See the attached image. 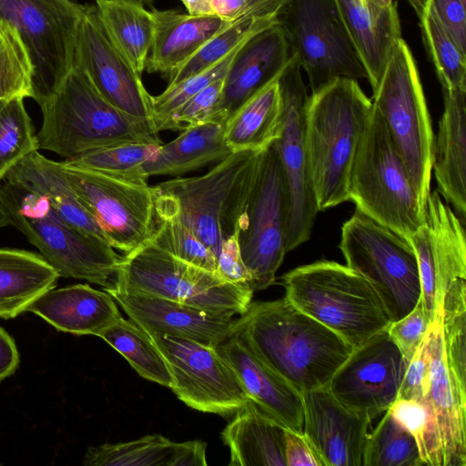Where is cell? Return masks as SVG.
Segmentation results:
<instances>
[{"label": "cell", "instance_id": "3", "mask_svg": "<svg viewBox=\"0 0 466 466\" xmlns=\"http://www.w3.org/2000/svg\"><path fill=\"white\" fill-rule=\"evenodd\" d=\"M38 105L42 111L36 134L39 149L66 159L126 143L162 144L154 124L112 106L77 66Z\"/></svg>", "mask_w": 466, "mask_h": 466}, {"label": "cell", "instance_id": "25", "mask_svg": "<svg viewBox=\"0 0 466 466\" xmlns=\"http://www.w3.org/2000/svg\"><path fill=\"white\" fill-rule=\"evenodd\" d=\"M442 89L443 112L433 144L432 169L438 192L465 223L466 89Z\"/></svg>", "mask_w": 466, "mask_h": 466}, {"label": "cell", "instance_id": "56", "mask_svg": "<svg viewBox=\"0 0 466 466\" xmlns=\"http://www.w3.org/2000/svg\"><path fill=\"white\" fill-rule=\"evenodd\" d=\"M187 13L194 15H213L210 0H181Z\"/></svg>", "mask_w": 466, "mask_h": 466}, {"label": "cell", "instance_id": "50", "mask_svg": "<svg viewBox=\"0 0 466 466\" xmlns=\"http://www.w3.org/2000/svg\"><path fill=\"white\" fill-rule=\"evenodd\" d=\"M216 274L226 282L251 287L252 278L242 259L238 233L222 241L217 257Z\"/></svg>", "mask_w": 466, "mask_h": 466}, {"label": "cell", "instance_id": "41", "mask_svg": "<svg viewBox=\"0 0 466 466\" xmlns=\"http://www.w3.org/2000/svg\"><path fill=\"white\" fill-rule=\"evenodd\" d=\"M156 229L151 243L173 257L216 273L217 257L173 211L155 202Z\"/></svg>", "mask_w": 466, "mask_h": 466}, {"label": "cell", "instance_id": "49", "mask_svg": "<svg viewBox=\"0 0 466 466\" xmlns=\"http://www.w3.org/2000/svg\"><path fill=\"white\" fill-rule=\"evenodd\" d=\"M430 360L426 336L407 365L397 399L426 401L429 398Z\"/></svg>", "mask_w": 466, "mask_h": 466}, {"label": "cell", "instance_id": "61", "mask_svg": "<svg viewBox=\"0 0 466 466\" xmlns=\"http://www.w3.org/2000/svg\"><path fill=\"white\" fill-rule=\"evenodd\" d=\"M464 4H466V0H461Z\"/></svg>", "mask_w": 466, "mask_h": 466}, {"label": "cell", "instance_id": "55", "mask_svg": "<svg viewBox=\"0 0 466 466\" xmlns=\"http://www.w3.org/2000/svg\"><path fill=\"white\" fill-rule=\"evenodd\" d=\"M214 15L236 21L247 16V0H210Z\"/></svg>", "mask_w": 466, "mask_h": 466}, {"label": "cell", "instance_id": "27", "mask_svg": "<svg viewBox=\"0 0 466 466\" xmlns=\"http://www.w3.org/2000/svg\"><path fill=\"white\" fill-rule=\"evenodd\" d=\"M59 331L98 336L122 318L116 300L106 290L87 284L49 289L27 309Z\"/></svg>", "mask_w": 466, "mask_h": 466}, {"label": "cell", "instance_id": "43", "mask_svg": "<svg viewBox=\"0 0 466 466\" xmlns=\"http://www.w3.org/2000/svg\"><path fill=\"white\" fill-rule=\"evenodd\" d=\"M24 99L6 100L0 109V183L16 164L39 149Z\"/></svg>", "mask_w": 466, "mask_h": 466}, {"label": "cell", "instance_id": "59", "mask_svg": "<svg viewBox=\"0 0 466 466\" xmlns=\"http://www.w3.org/2000/svg\"><path fill=\"white\" fill-rule=\"evenodd\" d=\"M140 1H142L144 4L148 5H151L155 2V0H140Z\"/></svg>", "mask_w": 466, "mask_h": 466}, {"label": "cell", "instance_id": "23", "mask_svg": "<svg viewBox=\"0 0 466 466\" xmlns=\"http://www.w3.org/2000/svg\"><path fill=\"white\" fill-rule=\"evenodd\" d=\"M291 56L277 22L251 35L238 48L225 76L220 109L230 116L251 96L278 78Z\"/></svg>", "mask_w": 466, "mask_h": 466}, {"label": "cell", "instance_id": "8", "mask_svg": "<svg viewBox=\"0 0 466 466\" xmlns=\"http://www.w3.org/2000/svg\"><path fill=\"white\" fill-rule=\"evenodd\" d=\"M349 200L409 240L425 218L404 162L374 106L352 162Z\"/></svg>", "mask_w": 466, "mask_h": 466}, {"label": "cell", "instance_id": "38", "mask_svg": "<svg viewBox=\"0 0 466 466\" xmlns=\"http://www.w3.org/2000/svg\"><path fill=\"white\" fill-rule=\"evenodd\" d=\"M159 146L147 143L115 145L66 159L64 162L127 182L146 185L148 177L144 172V165L155 157Z\"/></svg>", "mask_w": 466, "mask_h": 466}, {"label": "cell", "instance_id": "6", "mask_svg": "<svg viewBox=\"0 0 466 466\" xmlns=\"http://www.w3.org/2000/svg\"><path fill=\"white\" fill-rule=\"evenodd\" d=\"M0 197L12 226L38 248L60 277L112 288L122 256L107 242L63 220L40 195L5 181Z\"/></svg>", "mask_w": 466, "mask_h": 466}, {"label": "cell", "instance_id": "62", "mask_svg": "<svg viewBox=\"0 0 466 466\" xmlns=\"http://www.w3.org/2000/svg\"><path fill=\"white\" fill-rule=\"evenodd\" d=\"M0 27H1V21H0Z\"/></svg>", "mask_w": 466, "mask_h": 466}, {"label": "cell", "instance_id": "2", "mask_svg": "<svg viewBox=\"0 0 466 466\" xmlns=\"http://www.w3.org/2000/svg\"><path fill=\"white\" fill-rule=\"evenodd\" d=\"M372 109L354 79H337L309 96L304 141L318 211L349 201L352 162Z\"/></svg>", "mask_w": 466, "mask_h": 466}, {"label": "cell", "instance_id": "37", "mask_svg": "<svg viewBox=\"0 0 466 466\" xmlns=\"http://www.w3.org/2000/svg\"><path fill=\"white\" fill-rule=\"evenodd\" d=\"M413 8L426 51L441 88L466 89V56L453 42L427 0H408Z\"/></svg>", "mask_w": 466, "mask_h": 466}, {"label": "cell", "instance_id": "21", "mask_svg": "<svg viewBox=\"0 0 466 466\" xmlns=\"http://www.w3.org/2000/svg\"><path fill=\"white\" fill-rule=\"evenodd\" d=\"M104 290L147 333L188 339L213 347L231 336L233 316L114 288Z\"/></svg>", "mask_w": 466, "mask_h": 466}, {"label": "cell", "instance_id": "19", "mask_svg": "<svg viewBox=\"0 0 466 466\" xmlns=\"http://www.w3.org/2000/svg\"><path fill=\"white\" fill-rule=\"evenodd\" d=\"M74 66L86 72L97 91L116 108L154 124L151 95L142 76L116 46L95 4L85 5L77 27Z\"/></svg>", "mask_w": 466, "mask_h": 466}, {"label": "cell", "instance_id": "40", "mask_svg": "<svg viewBox=\"0 0 466 466\" xmlns=\"http://www.w3.org/2000/svg\"><path fill=\"white\" fill-rule=\"evenodd\" d=\"M414 437L387 410L368 433L363 466H422Z\"/></svg>", "mask_w": 466, "mask_h": 466}, {"label": "cell", "instance_id": "12", "mask_svg": "<svg viewBox=\"0 0 466 466\" xmlns=\"http://www.w3.org/2000/svg\"><path fill=\"white\" fill-rule=\"evenodd\" d=\"M85 5L72 0H0V21L13 25L32 66L34 99L39 104L73 69Z\"/></svg>", "mask_w": 466, "mask_h": 466}, {"label": "cell", "instance_id": "15", "mask_svg": "<svg viewBox=\"0 0 466 466\" xmlns=\"http://www.w3.org/2000/svg\"><path fill=\"white\" fill-rule=\"evenodd\" d=\"M300 71L292 54L278 78L284 114L280 136L273 145L279 154L288 194L287 253L309 238L319 212L307 165L304 127L309 96Z\"/></svg>", "mask_w": 466, "mask_h": 466}, {"label": "cell", "instance_id": "16", "mask_svg": "<svg viewBox=\"0 0 466 466\" xmlns=\"http://www.w3.org/2000/svg\"><path fill=\"white\" fill-rule=\"evenodd\" d=\"M165 358L170 388L188 407L217 414L235 412L249 398L217 347L192 339L148 333Z\"/></svg>", "mask_w": 466, "mask_h": 466}, {"label": "cell", "instance_id": "44", "mask_svg": "<svg viewBox=\"0 0 466 466\" xmlns=\"http://www.w3.org/2000/svg\"><path fill=\"white\" fill-rule=\"evenodd\" d=\"M33 66L18 31L1 21L0 101L34 97Z\"/></svg>", "mask_w": 466, "mask_h": 466}, {"label": "cell", "instance_id": "63", "mask_svg": "<svg viewBox=\"0 0 466 466\" xmlns=\"http://www.w3.org/2000/svg\"><path fill=\"white\" fill-rule=\"evenodd\" d=\"M1 464H2V463H0V465H1Z\"/></svg>", "mask_w": 466, "mask_h": 466}, {"label": "cell", "instance_id": "33", "mask_svg": "<svg viewBox=\"0 0 466 466\" xmlns=\"http://www.w3.org/2000/svg\"><path fill=\"white\" fill-rule=\"evenodd\" d=\"M278 78L251 96L229 116L224 137L231 152L262 151L279 137L284 105Z\"/></svg>", "mask_w": 466, "mask_h": 466}, {"label": "cell", "instance_id": "20", "mask_svg": "<svg viewBox=\"0 0 466 466\" xmlns=\"http://www.w3.org/2000/svg\"><path fill=\"white\" fill-rule=\"evenodd\" d=\"M303 435L323 466H363L371 420L343 406L328 386L302 393Z\"/></svg>", "mask_w": 466, "mask_h": 466}, {"label": "cell", "instance_id": "32", "mask_svg": "<svg viewBox=\"0 0 466 466\" xmlns=\"http://www.w3.org/2000/svg\"><path fill=\"white\" fill-rule=\"evenodd\" d=\"M207 444L199 440L175 442L160 434L89 447L86 466H206Z\"/></svg>", "mask_w": 466, "mask_h": 466}, {"label": "cell", "instance_id": "58", "mask_svg": "<svg viewBox=\"0 0 466 466\" xmlns=\"http://www.w3.org/2000/svg\"><path fill=\"white\" fill-rule=\"evenodd\" d=\"M7 226H12V221L0 197V228Z\"/></svg>", "mask_w": 466, "mask_h": 466}, {"label": "cell", "instance_id": "14", "mask_svg": "<svg viewBox=\"0 0 466 466\" xmlns=\"http://www.w3.org/2000/svg\"><path fill=\"white\" fill-rule=\"evenodd\" d=\"M288 194L273 143L263 152L238 233L242 259L253 290L272 285L286 255Z\"/></svg>", "mask_w": 466, "mask_h": 466}, {"label": "cell", "instance_id": "36", "mask_svg": "<svg viewBox=\"0 0 466 466\" xmlns=\"http://www.w3.org/2000/svg\"><path fill=\"white\" fill-rule=\"evenodd\" d=\"M119 352L144 379L171 388L174 380L168 365L150 335L123 317L99 335Z\"/></svg>", "mask_w": 466, "mask_h": 466}, {"label": "cell", "instance_id": "13", "mask_svg": "<svg viewBox=\"0 0 466 466\" xmlns=\"http://www.w3.org/2000/svg\"><path fill=\"white\" fill-rule=\"evenodd\" d=\"M80 202L102 228L108 244L124 255L151 241L156 229L155 189L61 162Z\"/></svg>", "mask_w": 466, "mask_h": 466}, {"label": "cell", "instance_id": "18", "mask_svg": "<svg viewBox=\"0 0 466 466\" xmlns=\"http://www.w3.org/2000/svg\"><path fill=\"white\" fill-rule=\"evenodd\" d=\"M410 241L418 261L420 301L432 322L447 289L466 279L464 224L437 190L431 192L425 218Z\"/></svg>", "mask_w": 466, "mask_h": 466}, {"label": "cell", "instance_id": "35", "mask_svg": "<svg viewBox=\"0 0 466 466\" xmlns=\"http://www.w3.org/2000/svg\"><path fill=\"white\" fill-rule=\"evenodd\" d=\"M95 5L116 46L142 76L154 34L151 11L140 0H95Z\"/></svg>", "mask_w": 466, "mask_h": 466}, {"label": "cell", "instance_id": "17", "mask_svg": "<svg viewBox=\"0 0 466 466\" xmlns=\"http://www.w3.org/2000/svg\"><path fill=\"white\" fill-rule=\"evenodd\" d=\"M407 365L386 329L353 349L327 386L343 406L372 420L397 400Z\"/></svg>", "mask_w": 466, "mask_h": 466}, {"label": "cell", "instance_id": "30", "mask_svg": "<svg viewBox=\"0 0 466 466\" xmlns=\"http://www.w3.org/2000/svg\"><path fill=\"white\" fill-rule=\"evenodd\" d=\"M3 181L40 195L63 220L107 242L100 226L70 187L61 162L48 159L36 150L16 164Z\"/></svg>", "mask_w": 466, "mask_h": 466}, {"label": "cell", "instance_id": "24", "mask_svg": "<svg viewBox=\"0 0 466 466\" xmlns=\"http://www.w3.org/2000/svg\"><path fill=\"white\" fill-rule=\"evenodd\" d=\"M247 395L286 429L303 433L302 393L264 365L240 340L230 336L217 346Z\"/></svg>", "mask_w": 466, "mask_h": 466}, {"label": "cell", "instance_id": "10", "mask_svg": "<svg viewBox=\"0 0 466 466\" xmlns=\"http://www.w3.org/2000/svg\"><path fill=\"white\" fill-rule=\"evenodd\" d=\"M339 249L346 265L377 292L391 322L414 309L421 288L409 239L356 209L341 228Z\"/></svg>", "mask_w": 466, "mask_h": 466}, {"label": "cell", "instance_id": "57", "mask_svg": "<svg viewBox=\"0 0 466 466\" xmlns=\"http://www.w3.org/2000/svg\"><path fill=\"white\" fill-rule=\"evenodd\" d=\"M367 2L371 9L378 13L388 12L397 7L394 0H367Z\"/></svg>", "mask_w": 466, "mask_h": 466}, {"label": "cell", "instance_id": "22", "mask_svg": "<svg viewBox=\"0 0 466 466\" xmlns=\"http://www.w3.org/2000/svg\"><path fill=\"white\" fill-rule=\"evenodd\" d=\"M430 360L429 399L437 422L442 466H466V388L449 371L440 309L426 334Z\"/></svg>", "mask_w": 466, "mask_h": 466}, {"label": "cell", "instance_id": "28", "mask_svg": "<svg viewBox=\"0 0 466 466\" xmlns=\"http://www.w3.org/2000/svg\"><path fill=\"white\" fill-rule=\"evenodd\" d=\"M229 114L218 110L211 118L183 129L174 140L161 144L155 157L144 165L151 176H179L211 163H218L232 152L224 133Z\"/></svg>", "mask_w": 466, "mask_h": 466}, {"label": "cell", "instance_id": "52", "mask_svg": "<svg viewBox=\"0 0 466 466\" xmlns=\"http://www.w3.org/2000/svg\"><path fill=\"white\" fill-rule=\"evenodd\" d=\"M285 457L287 466H323L303 433L288 429L285 433Z\"/></svg>", "mask_w": 466, "mask_h": 466}, {"label": "cell", "instance_id": "4", "mask_svg": "<svg viewBox=\"0 0 466 466\" xmlns=\"http://www.w3.org/2000/svg\"><path fill=\"white\" fill-rule=\"evenodd\" d=\"M264 150L232 152L202 176L161 182L154 187L155 202L218 257L222 241L239 233Z\"/></svg>", "mask_w": 466, "mask_h": 466}, {"label": "cell", "instance_id": "11", "mask_svg": "<svg viewBox=\"0 0 466 466\" xmlns=\"http://www.w3.org/2000/svg\"><path fill=\"white\" fill-rule=\"evenodd\" d=\"M311 94L339 78L367 79L333 0H288L277 16Z\"/></svg>", "mask_w": 466, "mask_h": 466}, {"label": "cell", "instance_id": "26", "mask_svg": "<svg viewBox=\"0 0 466 466\" xmlns=\"http://www.w3.org/2000/svg\"><path fill=\"white\" fill-rule=\"evenodd\" d=\"M151 14L154 34L146 70L166 77L235 22L214 15H189L177 9H152Z\"/></svg>", "mask_w": 466, "mask_h": 466}, {"label": "cell", "instance_id": "51", "mask_svg": "<svg viewBox=\"0 0 466 466\" xmlns=\"http://www.w3.org/2000/svg\"><path fill=\"white\" fill-rule=\"evenodd\" d=\"M461 52L466 56V10L461 0H427Z\"/></svg>", "mask_w": 466, "mask_h": 466}, {"label": "cell", "instance_id": "42", "mask_svg": "<svg viewBox=\"0 0 466 466\" xmlns=\"http://www.w3.org/2000/svg\"><path fill=\"white\" fill-rule=\"evenodd\" d=\"M440 314L449 371L466 388V279L455 280L447 289Z\"/></svg>", "mask_w": 466, "mask_h": 466}, {"label": "cell", "instance_id": "48", "mask_svg": "<svg viewBox=\"0 0 466 466\" xmlns=\"http://www.w3.org/2000/svg\"><path fill=\"white\" fill-rule=\"evenodd\" d=\"M431 323L420 299L410 312L401 319L390 322L387 328L390 337L400 350L407 363L410 362L423 341Z\"/></svg>", "mask_w": 466, "mask_h": 466}, {"label": "cell", "instance_id": "9", "mask_svg": "<svg viewBox=\"0 0 466 466\" xmlns=\"http://www.w3.org/2000/svg\"><path fill=\"white\" fill-rule=\"evenodd\" d=\"M112 288L230 316L243 314L254 292L249 285L226 282L151 242L122 256Z\"/></svg>", "mask_w": 466, "mask_h": 466}, {"label": "cell", "instance_id": "39", "mask_svg": "<svg viewBox=\"0 0 466 466\" xmlns=\"http://www.w3.org/2000/svg\"><path fill=\"white\" fill-rule=\"evenodd\" d=\"M276 22L277 20L252 16H244L236 20L172 71L167 77V86H174L209 68L240 46L251 35Z\"/></svg>", "mask_w": 466, "mask_h": 466}, {"label": "cell", "instance_id": "53", "mask_svg": "<svg viewBox=\"0 0 466 466\" xmlns=\"http://www.w3.org/2000/svg\"><path fill=\"white\" fill-rule=\"evenodd\" d=\"M19 361V353L14 339L0 327V381L15 373Z\"/></svg>", "mask_w": 466, "mask_h": 466}, {"label": "cell", "instance_id": "47", "mask_svg": "<svg viewBox=\"0 0 466 466\" xmlns=\"http://www.w3.org/2000/svg\"><path fill=\"white\" fill-rule=\"evenodd\" d=\"M224 78L210 83L186 101L173 115L168 130H183L211 118L220 110Z\"/></svg>", "mask_w": 466, "mask_h": 466}, {"label": "cell", "instance_id": "46", "mask_svg": "<svg viewBox=\"0 0 466 466\" xmlns=\"http://www.w3.org/2000/svg\"><path fill=\"white\" fill-rule=\"evenodd\" d=\"M240 46L209 68L174 86H167L157 96H151L153 121L158 132L168 130L173 115L186 101L210 83L227 75L230 64Z\"/></svg>", "mask_w": 466, "mask_h": 466}, {"label": "cell", "instance_id": "45", "mask_svg": "<svg viewBox=\"0 0 466 466\" xmlns=\"http://www.w3.org/2000/svg\"><path fill=\"white\" fill-rule=\"evenodd\" d=\"M388 411L414 437L423 465L442 466L440 434L430 399H397Z\"/></svg>", "mask_w": 466, "mask_h": 466}, {"label": "cell", "instance_id": "34", "mask_svg": "<svg viewBox=\"0 0 466 466\" xmlns=\"http://www.w3.org/2000/svg\"><path fill=\"white\" fill-rule=\"evenodd\" d=\"M60 275L39 254L0 248V318L27 311L42 294L55 289Z\"/></svg>", "mask_w": 466, "mask_h": 466}, {"label": "cell", "instance_id": "31", "mask_svg": "<svg viewBox=\"0 0 466 466\" xmlns=\"http://www.w3.org/2000/svg\"><path fill=\"white\" fill-rule=\"evenodd\" d=\"M333 2L374 90L394 42L401 36L397 7L378 13L371 9L367 0Z\"/></svg>", "mask_w": 466, "mask_h": 466}, {"label": "cell", "instance_id": "5", "mask_svg": "<svg viewBox=\"0 0 466 466\" xmlns=\"http://www.w3.org/2000/svg\"><path fill=\"white\" fill-rule=\"evenodd\" d=\"M281 279L293 306L353 349L391 322L371 285L347 265L319 260L289 270Z\"/></svg>", "mask_w": 466, "mask_h": 466}, {"label": "cell", "instance_id": "54", "mask_svg": "<svg viewBox=\"0 0 466 466\" xmlns=\"http://www.w3.org/2000/svg\"><path fill=\"white\" fill-rule=\"evenodd\" d=\"M288 0H247V16L277 20Z\"/></svg>", "mask_w": 466, "mask_h": 466}, {"label": "cell", "instance_id": "1", "mask_svg": "<svg viewBox=\"0 0 466 466\" xmlns=\"http://www.w3.org/2000/svg\"><path fill=\"white\" fill-rule=\"evenodd\" d=\"M231 336L300 393L327 386L353 348L285 297L251 302Z\"/></svg>", "mask_w": 466, "mask_h": 466}, {"label": "cell", "instance_id": "60", "mask_svg": "<svg viewBox=\"0 0 466 466\" xmlns=\"http://www.w3.org/2000/svg\"><path fill=\"white\" fill-rule=\"evenodd\" d=\"M5 101H6V100H2V101H0V109H1V107L3 106V105H4V103H5Z\"/></svg>", "mask_w": 466, "mask_h": 466}, {"label": "cell", "instance_id": "7", "mask_svg": "<svg viewBox=\"0 0 466 466\" xmlns=\"http://www.w3.org/2000/svg\"><path fill=\"white\" fill-rule=\"evenodd\" d=\"M372 104L386 125L420 205L426 212L431 194L434 134L416 60L401 36L392 46L373 90Z\"/></svg>", "mask_w": 466, "mask_h": 466}, {"label": "cell", "instance_id": "29", "mask_svg": "<svg viewBox=\"0 0 466 466\" xmlns=\"http://www.w3.org/2000/svg\"><path fill=\"white\" fill-rule=\"evenodd\" d=\"M221 433L230 466H287L286 428L248 399Z\"/></svg>", "mask_w": 466, "mask_h": 466}]
</instances>
